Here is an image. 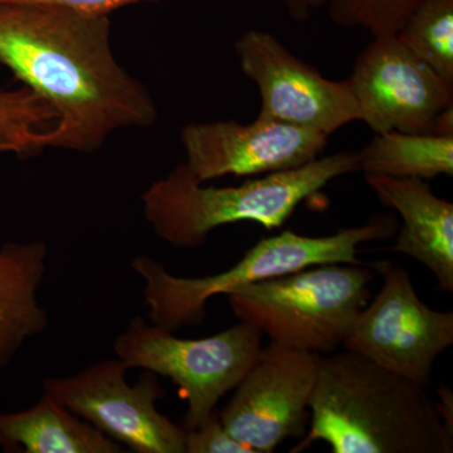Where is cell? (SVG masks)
I'll list each match as a JSON object with an SVG mask.
<instances>
[{
  "instance_id": "6da1fadb",
  "label": "cell",
  "mask_w": 453,
  "mask_h": 453,
  "mask_svg": "<svg viewBox=\"0 0 453 453\" xmlns=\"http://www.w3.org/2000/svg\"><path fill=\"white\" fill-rule=\"evenodd\" d=\"M109 16L0 4V65L58 113L52 148L94 153L115 131L153 127L148 88L118 61Z\"/></svg>"
},
{
  "instance_id": "7a4b0ae2",
  "label": "cell",
  "mask_w": 453,
  "mask_h": 453,
  "mask_svg": "<svg viewBox=\"0 0 453 453\" xmlns=\"http://www.w3.org/2000/svg\"><path fill=\"white\" fill-rule=\"evenodd\" d=\"M310 429L291 453H452L453 436L416 381L347 350L319 354Z\"/></svg>"
},
{
  "instance_id": "3957f363",
  "label": "cell",
  "mask_w": 453,
  "mask_h": 453,
  "mask_svg": "<svg viewBox=\"0 0 453 453\" xmlns=\"http://www.w3.org/2000/svg\"><path fill=\"white\" fill-rule=\"evenodd\" d=\"M356 172L357 151L345 150L240 186L211 187L196 180L181 163L145 190L142 211L157 238L175 249L195 250L223 226L253 222L266 229L280 228L300 203L330 181Z\"/></svg>"
},
{
  "instance_id": "277c9868",
  "label": "cell",
  "mask_w": 453,
  "mask_h": 453,
  "mask_svg": "<svg viewBox=\"0 0 453 453\" xmlns=\"http://www.w3.org/2000/svg\"><path fill=\"white\" fill-rule=\"evenodd\" d=\"M396 231L393 214H375L365 225L321 237L285 231L259 241L234 266L211 276L172 275L159 261L145 255L134 257L131 267L144 281L151 323L174 333L184 325L202 323L207 318L208 301L217 295L319 265L360 264V244L388 240Z\"/></svg>"
},
{
  "instance_id": "5b68a950",
  "label": "cell",
  "mask_w": 453,
  "mask_h": 453,
  "mask_svg": "<svg viewBox=\"0 0 453 453\" xmlns=\"http://www.w3.org/2000/svg\"><path fill=\"white\" fill-rule=\"evenodd\" d=\"M374 271L362 264H327L229 292L235 318L271 342L314 354L344 344L357 314L371 299Z\"/></svg>"
},
{
  "instance_id": "8992f818",
  "label": "cell",
  "mask_w": 453,
  "mask_h": 453,
  "mask_svg": "<svg viewBox=\"0 0 453 453\" xmlns=\"http://www.w3.org/2000/svg\"><path fill=\"white\" fill-rule=\"evenodd\" d=\"M264 334L244 321L203 339H180L142 316L131 319L113 342V353L129 369L168 378L188 403L184 429H196L216 413L259 356Z\"/></svg>"
},
{
  "instance_id": "52a82bcc",
  "label": "cell",
  "mask_w": 453,
  "mask_h": 453,
  "mask_svg": "<svg viewBox=\"0 0 453 453\" xmlns=\"http://www.w3.org/2000/svg\"><path fill=\"white\" fill-rule=\"evenodd\" d=\"M119 357L100 360L70 377L43 380V395L136 453H186V429L157 411L165 395L157 374L144 371L135 386Z\"/></svg>"
},
{
  "instance_id": "ba28073f",
  "label": "cell",
  "mask_w": 453,
  "mask_h": 453,
  "mask_svg": "<svg viewBox=\"0 0 453 453\" xmlns=\"http://www.w3.org/2000/svg\"><path fill=\"white\" fill-rule=\"evenodd\" d=\"M377 266L383 286L357 314L342 347L428 389L437 357L453 344V314L426 305L405 268Z\"/></svg>"
},
{
  "instance_id": "9c48e42d",
  "label": "cell",
  "mask_w": 453,
  "mask_h": 453,
  "mask_svg": "<svg viewBox=\"0 0 453 453\" xmlns=\"http://www.w3.org/2000/svg\"><path fill=\"white\" fill-rule=\"evenodd\" d=\"M319 354L270 342L219 414L232 437L256 453L303 440L318 378Z\"/></svg>"
},
{
  "instance_id": "30bf717a",
  "label": "cell",
  "mask_w": 453,
  "mask_h": 453,
  "mask_svg": "<svg viewBox=\"0 0 453 453\" xmlns=\"http://www.w3.org/2000/svg\"><path fill=\"white\" fill-rule=\"evenodd\" d=\"M241 71L258 88V115L333 135L357 121L348 80L325 79L273 33L249 29L234 43Z\"/></svg>"
},
{
  "instance_id": "8fae6325",
  "label": "cell",
  "mask_w": 453,
  "mask_h": 453,
  "mask_svg": "<svg viewBox=\"0 0 453 453\" xmlns=\"http://www.w3.org/2000/svg\"><path fill=\"white\" fill-rule=\"evenodd\" d=\"M357 121L375 134H429L438 113L453 105V85L414 56L395 35L374 37L348 79Z\"/></svg>"
},
{
  "instance_id": "7c38bea8",
  "label": "cell",
  "mask_w": 453,
  "mask_h": 453,
  "mask_svg": "<svg viewBox=\"0 0 453 453\" xmlns=\"http://www.w3.org/2000/svg\"><path fill=\"white\" fill-rule=\"evenodd\" d=\"M329 136L258 115L252 122H190L181 130L186 165L201 183L301 168L321 157Z\"/></svg>"
},
{
  "instance_id": "4fadbf2b",
  "label": "cell",
  "mask_w": 453,
  "mask_h": 453,
  "mask_svg": "<svg viewBox=\"0 0 453 453\" xmlns=\"http://www.w3.org/2000/svg\"><path fill=\"white\" fill-rule=\"evenodd\" d=\"M381 204L401 216L393 251L416 259L434 273L438 290L453 291V204L426 180L365 175Z\"/></svg>"
},
{
  "instance_id": "5bb4252c",
  "label": "cell",
  "mask_w": 453,
  "mask_h": 453,
  "mask_svg": "<svg viewBox=\"0 0 453 453\" xmlns=\"http://www.w3.org/2000/svg\"><path fill=\"white\" fill-rule=\"evenodd\" d=\"M49 249L41 241L0 247V371L7 368L27 340L49 326L38 300L47 273Z\"/></svg>"
},
{
  "instance_id": "9a60e30c",
  "label": "cell",
  "mask_w": 453,
  "mask_h": 453,
  "mask_svg": "<svg viewBox=\"0 0 453 453\" xmlns=\"http://www.w3.org/2000/svg\"><path fill=\"white\" fill-rule=\"evenodd\" d=\"M0 447L14 453L127 452L47 395L20 412L0 413Z\"/></svg>"
},
{
  "instance_id": "2e32d148",
  "label": "cell",
  "mask_w": 453,
  "mask_h": 453,
  "mask_svg": "<svg viewBox=\"0 0 453 453\" xmlns=\"http://www.w3.org/2000/svg\"><path fill=\"white\" fill-rule=\"evenodd\" d=\"M359 172L393 178L429 180L453 175V136L434 134H375L362 150L357 151Z\"/></svg>"
},
{
  "instance_id": "e0dca14e",
  "label": "cell",
  "mask_w": 453,
  "mask_h": 453,
  "mask_svg": "<svg viewBox=\"0 0 453 453\" xmlns=\"http://www.w3.org/2000/svg\"><path fill=\"white\" fill-rule=\"evenodd\" d=\"M57 120L56 110L31 88L0 89V155L26 159L52 148Z\"/></svg>"
},
{
  "instance_id": "ac0fdd59",
  "label": "cell",
  "mask_w": 453,
  "mask_h": 453,
  "mask_svg": "<svg viewBox=\"0 0 453 453\" xmlns=\"http://www.w3.org/2000/svg\"><path fill=\"white\" fill-rule=\"evenodd\" d=\"M395 35L414 56L453 85V0H423Z\"/></svg>"
},
{
  "instance_id": "d6986e66",
  "label": "cell",
  "mask_w": 453,
  "mask_h": 453,
  "mask_svg": "<svg viewBox=\"0 0 453 453\" xmlns=\"http://www.w3.org/2000/svg\"><path fill=\"white\" fill-rule=\"evenodd\" d=\"M423 0H329L334 25L362 28L372 37L395 35Z\"/></svg>"
},
{
  "instance_id": "ffe728a7",
  "label": "cell",
  "mask_w": 453,
  "mask_h": 453,
  "mask_svg": "<svg viewBox=\"0 0 453 453\" xmlns=\"http://www.w3.org/2000/svg\"><path fill=\"white\" fill-rule=\"evenodd\" d=\"M184 449L186 453H256L229 434L217 413L198 428L186 429Z\"/></svg>"
},
{
  "instance_id": "44dd1931",
  "label": "cell",
  "mask_w": 453,
  "mask_h": 453,
  "mask_svg": "<svg viewBox=\"0 0 453 453\" xmlns=\"http://www.w3.org/2000/svg\"><path fill=\"white\" fill-rule=\"evenodd\" d=\"M153 2L160 0H0V4L46 5L68 9L88 16H110L112 12L127 5Z\"/></svg>"
},
{
  "instance_id": "7402d4cb",
  "label": "cell",
  "mask_w": 453,
  "mask_h": 453,
  "mask_svg": "<svg viewBox=\"0 0 453 453\" xmlns=\"http://www.w3.org/2000/svg\"><path fill=\"white\" fill-rule=\"evenodd\" d=\"M329 0H281L288 16L297 23H305L319 9L326 7Z\"/></svg>"
},
{
  "instance_id": "603a6c76",
  "label": "cell",
  "mask_w": 453,
  "mask_h": 453,
  "mask_svg": "<svg viewBox=\"0 0 453 453\" xmlns=\"http://www.w3.org/2000/svg\"><path fill=\"white\" fill-rule=\"evenodd\" d=\"M438 396L440 401L434 403L441 422L443 423L449 434L453 436V392L445 384H441L438 388Z\"/></svg>"
},
{
  "instance_id": "cb8c5ba5",
  "label": "cell",
  "mask_w": 453,
  "mask_h": 453,
  "mask_svg": "<svg viewBox=\"0 0 453 453\" xmlns=\"http://www.w3.org/2000/svg\"><path fill=\"white\" fill-rule=\"evenodd\" d=\"M429 134L440 136H453V105L438 113Z\"/></svg>"
}]
</instances>
